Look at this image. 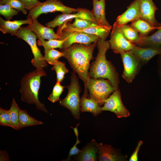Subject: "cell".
<instances>
[{
  "instance_id": "34",
  "label": "cell",
  "mask_w": 161,
  "mask_h": 161,
  "mask_svg": "<svg viewBox=\"0 0 161 161\" xmlns=\"http://www.w3.org/2000/svg\"><path fill=\"white\" fill-rule=\"evenodd\" d=\"M0 125L10 127L15 129L11 120L9 109L0 108Z\"/></svg>"
},
{
  "instance_id": "30",
  "label": "cell",
  "mask_w": 161,
  "mask_h": 161,
  "mask_svg": "<svg viewBox=\"0 0 161 161\" xmlns=\"http://www.w3.org/2000/svg\"><path fill=\"white\" fill-rule=\"evenodd\" d=\"M69 21L66 22L67 25L70 27L75 28L83 29L98 25L90 20L80 18H75L74 22L72 24Z\"/></svg>"
},
{
  "instance_id": "12",
  "label": "cell",
  "mask_w": 161,
  "mask_h": 161,
  "mask_svg": "<svg viewBox=\"0 0 161 161\" xmlns=\"http://www.w3.org/2000/svg\"><path fill=\"white\" fill-rule=\"evenodd\" d=\"M110 48L115 53L130 51L134 44L128 41L122 33L119 27L114 24L109 41Z\"/></svg>"
},
{
  "instance_id": "33",
  "label": "cell",
  "mask_w": 161,
  "mask_h": 161,
  "mask_svg": "<svg viewBox=\"0 0 161 161\" xmlns=\"http://www.w3.org/2000/svg\"><path fill=\"white\" fill-rule=\"evenodd\" d=\"M65 87V86L61 85V82L57 81L53 88L52 92L48 97V100L53 103L59 101L60 97Z\"/></svg>"
},
{
  "instance_id": "3",
  "label": "cell",
  "mask_w": 161,
  "mask_h": 161,
  "mask_svg": "<svg viewBox=\"0 0 161 161\" xmlns=\"http://www.w3.org/2000/svg\"><path fill=\"white\" fill-rule=\"evenodd\" d=\"M47 75L44 69L31 71L24 76L20 82V92L23 102L35 104L38 110L48 113L44 104L38 99L41 78Z\"/></svg>"
},
{
  "instance_id": "13",
  "label": "cell",
  "mask_w": 161,
  "mask_h": 161,
  "mask_svg": "<svg viewBox=\"0 0 161 161\" xmlns=\"http://www.w3.org/2000/svg\"><path fill=\"white\" fill-rule=\"evenodd\" d=\"M96 146L98 149V159L99 161H122L126 160V156L119 153L115 148L112 146L102 143H98L96 141Z\"/></svg>"
},
{
  "instance_id": "25",
  "label": "cell",
  "mask_w": 161,
  "mask_h": 161,
  "mask_svg": "<svg viewBox=\"0 0 161 161\" xmlns=\"http://www.w3.org/2000/svg\"><path fill=\"white\" fill-rule=\"evenodd\" d=\"M119 27L125 38L130 42L137 45L141 37L138 32L131 25L126 24Z\"/></svg>"
},
{
  "instance_id": "18",
  "label": "cell",
  "mask_w": 161,
  "mask_h": 161,
  "mask_svg": "<svg viewBox=\"0 0 161 161\" xmlns=\"http://www.w3.org/2000/svg\"><path fill=\"white\" fill-rule=\"evenodd\" d=\"M66 22L58 26L70 31H78L95 35H97L100 38L104 40H105L108 37L112 28L99 25L83 29L73 28L67 26Z\"/></svg>"
},
{
  "instance_id": "37",
  "label": "cell",
  "mask_w": 161,
  "mask_h": 161,
  "mask_svg": "<svg viewBox=\"0 0 161 161\" xmlns=\"http://www.w3.org/2000/svg\"><path fill=\"white\" fill-rule=\"evenodd\" d=\"M25 8L29 10L41 2L38 0H19Z\"/></svg>"
},
{
  "instance_id": "4",
  "label": "cell",
  "mask_w": 161,
  "mask_h": 161,
  "mask_svg": "<svg viewBox=\"0 0 161 161\" xmlns=\"http://www.w3.org/2000/svg\"><path fill=\"white\" fill-rule=\"evenodd\" d=\"M70 78V83L66 87L68 93L64 98L59 101L60 105L68 109L73 117L78 120L80 118L81 88L75 72H72Z\"/></svg>"
},
{
  "instance_id": "11",
  "label": "cell",
  "mask_w": 161,
  "mask_h": 161,
  "mask_svg": "<svg viewBox=\"0 0 161 161\" xmlns=\"http://www.w3.org/2000/svg\"><path fill=\"white\" fill-rule=\"evenodd\" d=\"M77 9L78 11L75 13L68 14L62 13L57 15L53 20L46 24L45 26L53 28L76 18L89 20L98 24L91 10L81 8H78Z\"/></svg>"
},
{
  "instance_id": "8",
  "label": "cell",
  "mask_w": 161,
  "mask_h": 161,
  "mask_svg": "<svg viewBox=\"0 0 161 161\" xmlns=\"http://www.w3.org/2000/svg\"><path fill=\"white\" fill-rule=\"evenodd\" d=\"M78 11L75 9L65 6L59 0H46L41 2L29 10L27 18H37L41 14L60 12L63 14H71Z\"/></svg>"
},
{
  "instance_id": "29",
  "label": "cell",
  "mask_w": 161,
  "mask_h": 161,
  "mask_svg": "<svg viewBox=\"0 0 161 161\" xmlns=\"http://www.w3.org/2000/svg\"><path fill=\"white\" fill-rule=\"evenodd\" d=\"M51 68L52 70H54L56 74L57 81L61 83L64 78V75L69 72L65 63L58 60L56 61Z\"/></svg>"
},
{
  "instance_id": "1",
  "label": "cell",
  "mask_w": 161,
  "mask_h": 161,
  "mask_svg": "<svg viewBox=\"0 0 161 161\" xmlns=\"http://www.w3.org/2000/svg\"><path fill=\"white\" fill-rule=\"evenodd\" d=\"M97 42L90 44L75 43L62 50L63 57L67 60L74 72L83 81L85 89L83 95L88 96L87 82L89 77L90 62L93 59V53Z\"/></svg>"
},
{
  "instance_id": "6",
  "label": "cell",
  "mask_w": 161,
  "mask_h": 161,
  "mask_svg": "<svg viewBox=\"0 0 161 161\" xmlns=\"http://www.w3.org/2000/svg\"><path fill=\"white\" fill-rule=\"evenodd\" d=\"M15 36L18 38L24 40L29 45L34 56L31 63L36 69L47 68L48 66L47 62L43 60V56L37 46L36 39L37 37L28 26L21 27Z\"/></svg>"
},
{
  "instance_id": "17",
  "label": "cell",
  "mask_w": 161,
  "mask_h": 161,
  "mask_svg": "<svg viewBox=\"0 0 161 161\" xmlns=\"http://www.w3.org/2000/svg\"><path fill=\"white\" fill-rule=\"evenodd\" d=\"M131 51L143 65L155 55L161 54V48L154 47H142L135 45Z\"/></svg>"
},
{
  "instance_id": "16",
  "label": "cell",
  "mask_w": 161,
  "mask_h": 161,
  "mask_svg": "<svg viewBox=\"0 0 161 161\" xmlns=\"http://www.w3.org/2000/svg\"><path fill=\"white\" fill-rule=\"evenodd\" d=\"M140 18L158 27L159 23L155 18V13L157 8L152 0H140Z\"/></svg>"
},
{
  "instance_id": "32",
  "label": "cell",
  "mask_w": 161,
  "mask_h": 161,
  "mask_svg": "<svg viewBox=\"0 0 161 161\" xmlns=\"http://www.w3.org/2000/svg\"><path fill=\"white\" fill-rule=\"evenodd\" d=\"M19 11L14 9L8 4H0V14L7 20L10 21L13 17L17 15Z\"/></svg>"
},
{
  "instance_id": "40",
  "label": "cell",
  "mask_w": 161,
  "mask_h": 161,
  "mask_svg": "<svg viewBox=\"0 0 161 161\" xmlns=\"http://www.w3.org/2000/svg\"><path fill=\"white\" fill-rule=\"evenodd\" d=\"M95 0H93V1H95Z\"/></svg>"
},
{
  "instance_id": "27",
  "label": "cell",
  "mask_w": 161,
  "mask_h": 161,
  "mask_svg": "<svg viewBox=\"0 0 161 161\" xmlns=\"http://www.w3.org/2000/svg\"><path fill=\"white\" fill-rule=\"evenodd\" d=\"M65 40L59 39H51L48 41L38 39L37 44L38 46H42L44 48V52L46 53L49 50L59 48L61 50L62 49V45Z\"/></svg>"
},
{
  "instance_id": "38",
  "label": "cell",
  "mask_w": 161,
  "mask_h": 161,
  "mask_svg": "<svg viewBox=\"0 0 161 161\" xmlns=\"http://www.w3.org/2000/svg\"><path fill=\"white\" fill-rule=\"evenodd\" d=\"M143 144V142L141 140H140L138 143L137 146L134 151L130 156L129 160V161H137L138 160V152L141 146Z\"/></svg>"
},
{
  "instance_id": "20",
  "label": "cell",
  "mask_w": 161,
  "mask_h": 161,
  "mask_svg": "<svg viewBox=\"0 0 161 161\" xmlns=\"http://www.w3.org/2000/svg\"><path fill=\"white\" fill-rule=\"evenodd\" d=\"M93 9L91 10L98 24L100 26L112 28L106 19L105 0L93 1Z\"/></svg>"
},
{
  "instance_id": "23",
  "label": "cell",
  "mask_w": 161,
  "mask_h": 161,
  "mask_svg": "<svg viewBox=\"0 0 161 161\" xmlns=\"http://www.w3.org/2000/svg\"><path fill=\"white\" fill-rule=\"evenodd\" d=\"M157 29V30L151 35L141 37L137 46L161 48V23H159Z\"/></svg>"
},
{
  "instance_id": "21",
  "label": "cell",
  "mask_w": 161,
  "mask_h": 161,
  "mask_svg": "<svg viewBox=\"0 0 161 161\" xmlns=\"http://www.w3.org/2000/svg\"><path fill=\"white\" fill-rule=\"evenodd\" d=\"M95 140H92L81 150L75 160L80 161H96L98 160L97 147Z\"/></svg>"
},
{
  "instance_id": "39",
  "label": "cell",
  "mask_w": 161,
  "mask_h": 161,
  "mask_svg": "<svg viewBox=\"0 0 161 161\" xmlns=\"http://www.w3.org/2000/svg\"><path fill=\"white\" fill-rule=\"evenodd\" d=\"M158 64L160 75L161 79V54L160 55V56L158 60Z\"/></svg>"
},
{
  "instance_id": "10",
  "label": "cell",
  "mask_w": 161,
  "mask_h": 161,
  "mask_svg": "<svg viewBox=\"0 0 161 161\" xmlns=\"http://www.w3.org/2000/svg\"><path fill=\"white\" fill-rule=\"evenodd\" d=\"M102 109L103 111H108L113 112L119 118L126 117L130 115L129 112L123 103L119 89L114 91L105 101Z\"/></svg>"
},
{
  "instance_id": "2",
  "label": "cell",
  "mask_w": 161,
  "mask_h": 161,
  "mask_svg": "<svg viewBox=\"0 0 161 161\" xmlns=\"http://www.w3.org/2000/svg\"><path fill=\"white\" fill-rule=\"evenodd\" d=\"M98 52L92 63L89 71V77L94 79H107L112 85L118 89L119 74L112 62L106 57L107 51L110 48L109 41L99 38L97 42Z\"/></svg>"
},
{
  "instance_id": "22",
  "label": "cell",
  "mask_w": 161,
  "mask_h": 161,
  "mask_svg": "<svg viewBox=\"0 0 161 161\" xmlns=\"http://www.w3.org/2000/svg\"><path fill=\"white\" fill-rule=\"evenodd\" d=\"M80 111L81 112H88L96 116L103 111L102 107L98 103L91 98L83 95L80 98Z\"/></svg>"
},
{
  "instance_id": "31",
  "label": "cell",
  "mask_w": 161,
  "mask_h": 161,
  "mask_svg": "<svg viewBox=\"0 0 161 161\" xmlns=\"http://www.w3.org/2000/svg\"><path fill=\"white\" fill-rule=\"evenodd\" d=\"M64 54L61 52L52 49L49 50L43 57V60L47 63L53 65L61 57H63Z\"/></svg>"
},
{
  "instance_id": "9",
  "label": "cell",
  "mask_w": 161,
  "mask_h": 161,
  "mask_svg": "<svg viewBox=\"0 0 161 161\" xmlns=\"http://www.w3.org/2000/svg\"><path fill=\"white\" fill-rule=\"evenodd\" d=\"M120 54L123 66L122 77L127 83H131L143 64L131 51Z\"/></svg>"
},
{
  "instance_id": "15",
  "label": "cell",
  "mask_w": 161,
  "mask_h": 161,
  "mask_svg": "<svg viewBox=\"0 0 161 161\" xmlns=\"http://www.w3.org/2000/svg\"><path fill=\"white\" fill-rule=\"evenodd\" d=\"M27 26L36 35L38 39H59L58 35L55 32L52 28L41 24L38 21L37 18L32 19V23Z\"/></svg>"
},
{
  "instance_id": "7",
  "label": "cell",
  "mask_w": 161,
  "mask_h": 161,
  "mask_svg": "<svg viewBox=\"0 0 161 161\" xmlns=\"http://www.w3.org/2000/svg\"><path fill=\"white\" fill-rule=\"evenodd\" d=\"M56 33L61 40H64L62 49H67L75 43L89 45L97 42L99 37L96 35L78 31H69L58 27Z\"/></svg>"
},
{
  "instance_id": "5",
  "label": "cell",
  "mask_w": 161,
  "mask_h": 161,
  "mask_svg": "<svg viewBox=\"0 0 161 161\" xmlns=\"http://www.w3.org/2000/svg\"><path fill=\"white\" fill-rule=\"evenodd\" d=\"M87 88L90 98L97 102L100 105L104 104L105 101L117 89L108 80L104 78H88Z\"/></svg>"
},
{
  "instance_id": "19",
  "label": "cell",
  "mask_w": 161,
  "mask_h": 161,
  "mask_svg": "<svg viewBox=\"0 0 161 161\" xmlns=\"http://www.w3.org/2000/svg\"><path fill=\"white\" fill-rule=\"evenodd\" d=\"M32 19L31 17L27 18L24 20L10 21L5 20L0 17V30L3 33H9L16 35L18 30L23 24H31Z\"/></svg>"
},
{
  "instance_id": "26",
  "label": "cell",
  "mask_w": 161,
  "mask_h": 161,
  "mask_svg": "<svg viewBox=\"0 0 161 161\" xmlns=\"http://www.w3.org/2000/svg\"><path fill=\"white\" fill-rule=\"evenodd\" d=\"M19 120L20 129L25 127L42 125V121L38 120L30 116L27 110L20 109Z\"/></svg>"
},
{
  "instance_id": "24",
  "label": "cell",
  "mask_w": 161,
  "mask_h": 161,
  "mask_svg": "<svg viewBox=\"0 0 161 161\" xmlns=\"http://www.w3.org/2000/svg\"><path fill=\"white\" fill-rule=\"evenodd\" d=\"M135 29L142 37L148 36L149 33L158 27L154 26L148 21L141 18H139L132 22L130 25Z\"/></svg>"
},
{
  "instance_id": "35",
  "label": "cell",
  "mask_w": 161,
  "mask_h": 161,
  "mask_svg": "<svg viewBox=\"0 0 161 161\" xmlns=\"http://www.w3.org/2000/svg\"><path fill=\"white\" fill-rule=\"evenodd\" d=\"M79 123L77 124L76 127L73 128L71 127L73 129L75 134L76 137V141L75 145L72 147L70 150L68 157L63 161H69L71 160V157L73 156H75L78 154L81 151V150L79 149L77 147V145L80 142V140L78 139V127L79 125Z\"/></svg>"
},
{
  "instance_id": "14",
  "label": "cell",
  "mask_w": 161,
  "mask_h": 161,
  "mask_svg": "<svg viewBox=\"0 0 161 161\" xmlns=\"http://www.w3.org/2000/svg\"><path fill=\"white\" fill-rule=\"evenodd\" d=\"M140 0H134L127 10L117 18L114 23L118 26L140 18Z\"/></svg>"
},
{
  "instance_id": "28",
  "label": "cell",
  "mask_w": 161,
  "mask_h": 161,
  "mask_svg": "<svg viewBox=\"0 0 161 161\" xmlns=\"http://www.w3.org/2000/svg\"><path fill=\"white\" fill-rule=\"evenodd\" d=\"M19 109L18 104L14 98H13L9 110L12 123L15 129L17 130L21 129L19 120Z\"/></svg>"
},
{
  "instance_id": "36",
  "label": "cell",
  "mask_w": 161,
  "mask_h": 161,
  "mask_svg": "<svg viewBox=\"0 0 161 161\" xmlns=\"http://www.w3.org/2000/svg\"><path fill=\"white\" fill-rule=\"evenodd\" d=\"M8 4L16 10L24 14L27 13V10L19 0H0V4Z\"/></svg>"
}]
</instances>
